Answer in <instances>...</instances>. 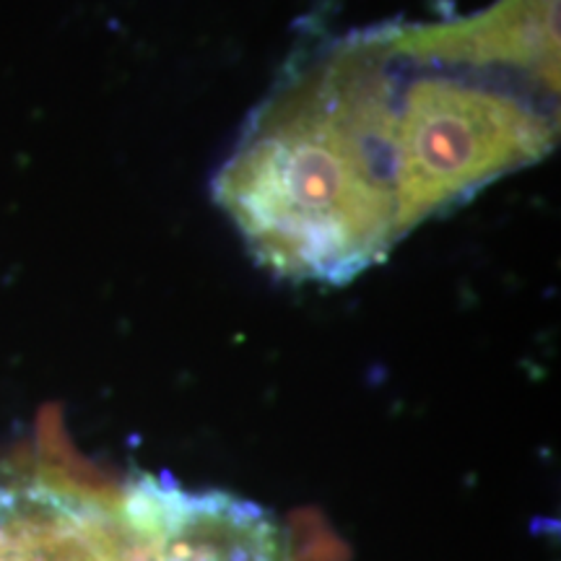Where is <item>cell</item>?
<instances>
[{
  "mask_svg": "<svg viewBox=\"0 0 561 561\" xmlns=\"http://www.w3.org/2000/svg\"><path fill=\"white\" fill-rule=\"evenodd\" d=\"M390 30L325 53L268 102L224 167L219 198L257 257L301 278H346L413 224L549 149L551 110L512 70L549 45L515 0L439 26Z\"/></svg>",
  "mask_w": 561,
  "mask_h": 561,
  "instance_id": "1",
  "label": "cell"
},
{
  "mask_svg": "<svg viewBox=\"0 0 561 561\" xmlns=\"http://www.w3.org/2000/svg\"><path fill=\"white\" fill-rule=\"evenodd\" d=\"M0 561H115V546L89 489L0 468Z\"/></svg>",
  "mask_w": 561,
  "mask_h": 561,
  "instance_id": "2",
  "label": "cell"
}]
</instances>
